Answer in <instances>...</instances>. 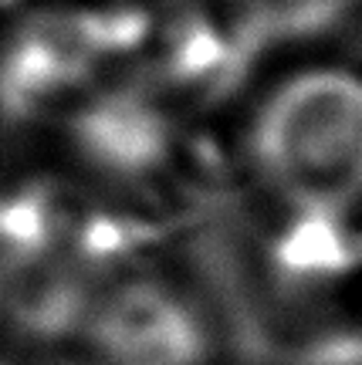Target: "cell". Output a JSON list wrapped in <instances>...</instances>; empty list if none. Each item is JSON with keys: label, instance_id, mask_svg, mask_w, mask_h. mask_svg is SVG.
I'll use <instances>...</instances> for the list:
<instances>
[{"label": "cell", "instance_id": "6da1fadb", "mask_svg": "<svg viewBox=\"0 0 362 365\" xmlns=\"http://www.w3.org/2000/svg\"><path fill=\"white\" fill-rule=\"evenodd\" d=\"M251 156L295 213H349L362 203V81L318 68L261 105Z\"/></svg>", "mask_w": 362, "mask_h": 365}, {"label": "cell", "instance_id": "277c9868", "mask_svg": "<svg viewBox=\"0 0 362 365\" xmlns=\"http://www.w3.org/2000/svg\"><path fill=\"white\" fill-rule=\"evenodd\" d=\"M315 365H322V362H315Z\"/></svg>", "mask_w": 362, "mask_h": 365}, {"label": "cell", "instance_id": "7a4b0ae2", "mask_svg": "<svg viewBox=\"0 0 362 365\" xmlns=\"http://www.w3.org/2000/svg\"><path fill=\"white\" fill-rule=\"evenodd\" d=\"M85 328L109 365H203L210 352L196 304L146 277L95 298Z\"/></svg>", "mask_w": 362, "mask_h": 365}, {"label": "cell", "instance_id": "3957f363", "mask_svg": "<svg viewBox=\"0 0 362 365\" xmlns=\"http://www.w3.org/2000/svg\"><path fill=\"white\" fill-rule=\"evenodd\" d=\"M251 38H305L336 24L352 0H241Z\"/></svg>", "mask_w": 362, "mask_h": 365}]
</instances>
